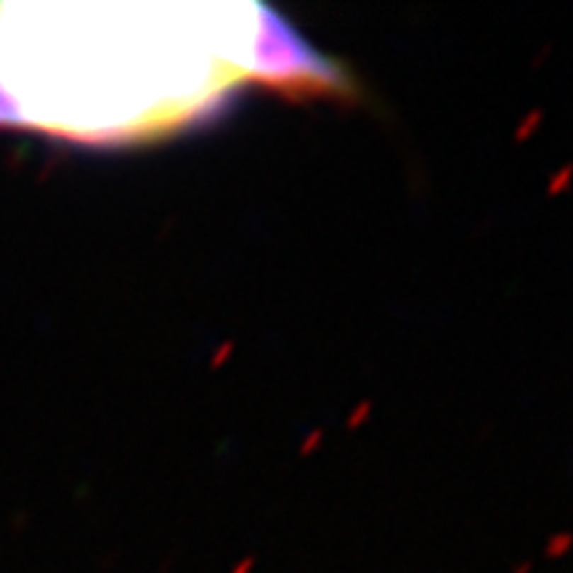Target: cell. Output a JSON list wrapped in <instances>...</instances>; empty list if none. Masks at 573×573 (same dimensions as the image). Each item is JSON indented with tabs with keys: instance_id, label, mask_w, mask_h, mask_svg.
Masks as SVG:
<instances>
[{
	"instance_id": "6da1fadb",
	"label": "cell",
	"mask_w": 573,
	"mask_h": 573,
	"mask_svg": "<svg viewBox=\"0 0 573 573\" xmlns=\"http://www.w3.org/2000/svg\"><path fill=\"white\" fill-rule=\"evenodd\" d=\"M252 77L295 93H343L345 85H351L337 64L313 51L308 40L292 30L290 21L266 6H261L258 16Z\"/></svg>"
},
{
	"instance_id": "7a4b0ae2",
	"label": "cell",
	"mask_w": 573,
	"mask_h": 573,
	"mask_svg": "<svg viewBox=\"0 0 573 573\" xmlns=\"http://www.w3.org/2000/svg\"><path fill=\"white\" fill-rule=\"evenodd\" d=\"M0 127H24L16 104L11 101V96L6 93V88L0 85Z\"/></svg>"
}]
</instances>
